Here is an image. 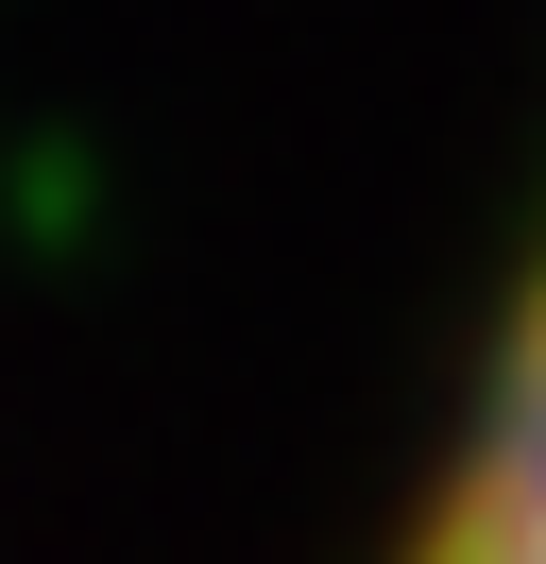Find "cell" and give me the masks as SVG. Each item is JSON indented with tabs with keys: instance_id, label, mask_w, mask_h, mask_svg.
<instances>
[{
	"instance_id": "obj_1",
	"label": "cell",
	"mask_w": 546,
	"mask_h": 564,
	"mask_svg": "<svg viewBox=\"0 0 546 564\" xmlns=\"http://www.w3.org/2000/svg\"><path fill=\"white\" fill-rule=\"evenodd\" d=\"M393 564H546V257L512 291V343H495V377H478V411H461Z\"/></svg>"
}]
</instances>
